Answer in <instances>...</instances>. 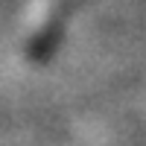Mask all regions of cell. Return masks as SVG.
Segmentation results:
<instances>
[{
  "mask_svg": "<svg viewBox=\"0 0 146 146\" xmlns=\"http://www.w3.org/2000/svg\"><path fill=\"white\" fill-rule=\"evenodd\" d=\"M82 0H53L47 12L41 15L38 27L32 29V35L23 41V58L29 64H47L56 56L58 44H62L70 18L79 12Z\"/></svg>",
  "mask_w": 146,
  "mask_h": 146,
  "instance_id": "6da1fadb",
  "label": "cell"
}]
</instances>
